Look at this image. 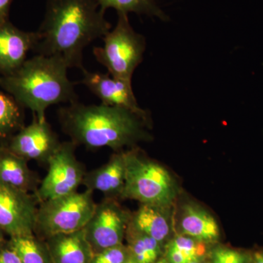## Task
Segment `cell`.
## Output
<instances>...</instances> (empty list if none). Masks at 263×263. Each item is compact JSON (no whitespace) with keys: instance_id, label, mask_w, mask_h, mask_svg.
<instances>
[{"instance_id":"cell-1","label":"cell","mask_w":263,"mask_h":263,"mask_svg":"<svg viewBox=\"0 0 263 263\" xmlns=\"http://www.w3.org/2000/svg\"><path fill=\"white\" fill-rule=\"evenodd\" d=\"M110 29L96 0H46L34 50L37 54L60 57L69 68L82 70L84 48Z\"/></svg>"},{"instance_id":"cell-2","label":"cell","mask_w":263,"mask_h":263,"mask_svg":"<svg viewBox=\"0 0 263 263\" xmlns=\"http://www.w3.org/2000/svg\"><path fill=\"white\" fill-rule=\"evenodd\" d=\"M62 129L70 141L89 149L108 147L120 152L149 138L148 122L130 110L104 105L78 103L59 110Z\"/></svg>"},{"instance_id":"cell-3","label":"cell","mask_w":263,"mask_h":263,"mask_svg":"<svg viewBox=\"0 0 263 263\" xmlns=\"http://www.w3.org/2000/svg\"><path fill=\"white\" fill-rule=\"evenodd\" d=\"M68 68L60 57L37 54L13 73L0 77V86L22 108L46 120L48 107L77 101L73 84L67 77Z\"/></svg>"},{"instance_id":"cell-4","label":"cell","mask_w":263,"mask_h":263,"mask_svg":"<svg viewBox=\"0 0 263 263\" xmlns=\"http://www.w3.org/2000/svg\"><path fill=\"white\" fill-rule=\"evenodd\" d=\"M125 154V184L121 198L170 207L177 195L178 187L168 171L135 147Z\"/></svg>"},{"instance_id":"cell-5","label":"cell","mask_w":263,"mask_h":263,"mask_svg":"<svg viewBox=\"0 0 263 263\" xmlns=\"http://www.w3.org/2000/svg\"><path fill=\"white\" fill-rule=\"evenodd\" d=\"M96 205L94 193L88 190L41 202L34 234L46 240L51 235L83 230Z\"/></svg>"},{"instance_id":"cell-6","label":"cell","mask_w":263,"mask_h":263,"mask_svg":"<svg viewBox=\"0 0 263 263\" xmlns=\"http://www.w3.org/2000/svg\"><path fill=\"white\" fill-rule=\"evenodd\" d=\"M117 25L103 38V47L93 54L113 77L132 82L133 73L143 61L146 41L132 27L128 15L118 13Z\"/></svg>"},{"instance_id":"cell-7","label":"cell","mask_w":263,"mask_h":263,"mask_svg":"<svg viewBox=\"0 0 263 263\" xmlns=\"http://www.w3.org/2000/svg\"><path fill=\"white\" fill-rule=\"evenodd\" d=\"M72 141L62 143L48 162V172L33 193L39 203L75 193L82 185L86 171L76 157Z\"/></svg>"},{"instance_id":"cell-8","label":"cell","mask_w":263,"mask_h":263,"mask_svg":"<svg viewBox=\"0 0 263 263\" xmlns=\"http://www.w3.org/2000/svg\"><path fill=\"white\" fill-rule=\"evenodd\" d=\"M130 219L131 214L121 206L117 199L105 197L97 203L92 216L84 228L94 254L122 245Z\"/></svg>"},{"instance_id":"cell-9","label":"cell","mask_w":263,"mask_h":263,"mask_svg":"<svg viewBox=\"0 0 263 263\" xmlns=\"http://www.w3.org/2000/svg\"><path fill=\"white\" fill-rule=\"evenodd\" d=\"M39 204L34 194L0 182V228L10 238L34 234Z\"/></svg>"},{"instance_id":"cell-10","label":"cell","mask_w":263,"mask_h":263,"mask_svg":"<svg viewBox=\"0 0 263 263\" xmlns=\"http://www.w3.org/2000/svg\"><path fill=\"white\" fill-rule=\"evenodd\" d=\"M61 142L47 120L41 121L35 116L28 126H24L10 139L0 144L27 161L48 164L60 148Z\"/></svg>"},{"instance_id":"cell-11","label":"cell","mask_w":263,"mask_h":263,"mask_svg":"<svg viewBox=\"0 0 263 263\" xmlns=\"http://www.w3.org/2000/svg\"><path fill=\"white\" fill-rule=\"evenodd\" d=\"M81 70L83 72L81 83L100 99L102 103L127 109L148 122L146 110L137 103L132 82L113 77L109 73L90 72L84 68Z\"/></svg>"},{"instance_id":"cell-12","label":"cell","mask_w":263,"mask_h":263,"mask_svg":"<svg viewBox=\"0 0 263 263\" xmlns=\"http://www.w3.org/2000/svg\"><path fill=\"white\" fill-rule=\"evenodd\" d=\"M35 32H24L9 21L0 24V73L10 75L18 70L37 42Z\"/></svg>"},{"instance_id":"cell-13","label":"cell","mask_w":263,"mask_h":263,"mask_svg":"<svg viewBox=\"0 0 263 263\" xmlns=\"http://www.w3.org/2000/svg\"><path fill=\"white\" fill-rule=\"evenodd\" d=\"M126 179L125 152H117L98 168L86 171L82 185L86 190L100 192L106 198L122 196Z\"/></svg>"},{"instance_id":"cell-14","label":"cell","mask_w":263,"mask_h":263,"mask_svg":"<svg viewBox=\"0 0 263 263\" xmlns=\"http://www.w3.org/2000/svg\"><path fill=\"white\" fill-rule=\"evenodd\" d=\"M45 240L52 263H91L94 255L84 229L51 235Z\"/></svg>"},{"instance_id":"cell-15","label":"cell","mask_w":263,"mask_h":263,"mask_svg":"<svg viewBox=\"0 0 263 263\" xmlns=\"http://www.w3.org/2000/svg\"><path fill=\"white\" fill-rule=\"evenodd\" d=\"M0 182L29 193L39 186V177L28 165V161L0 145Z\"/></svg>"},{"instance_id":"cell-16","label":"cell","mask_w":263,"mask_h":263,"mask_svg":"<svg viewBox=\"0 0 263 263\" xmlns=\"http://www.w3.org/2000/svg\"><path fill=\"white\" fill-rule=\"evenodd\" d=\"M179 228L182 235L210 243L219 238V228L214 216L199 205L185 204L180 216Z\"/></svg>"},{"instance_id":"cell-17","label":"cell","mask_w":263,"mask_h":263,"mask_svg":"<svg viewBox=\"0 0 263 263\" xmlns=\"http://www.w3.org/2000/svg\"><path fill=\"white\" fill-rule=\"evenodd\" d=\"M168 209L169 207L141 204L137 212L131 214L129 224L162 243L167 239L171 229V219L167 212Z\"/></svg>"},{"instance_id":"cell-18","label":"cell","mask_w":263,"mask_h":263,"mask_svg":"<svg viewBox=\"0 0 263 263\" xmlns=\"http://www.w3.org/2000/svg\"><path fill=\"white\" fill-rule=\"evenodd\" d=\"M128 246L131 258L137 263H155L161 254V245L155 238L141 233L129 224L127 233Z\"/></svg>"},{"instance_id":"cell-19","label":"cell","mask_w":263,"mask_h":263,"mask_svg":"<svg viewBox=\"0 0 263 263\" xmlns=\"http://www.w3.org/2000/svg\"><path fill=\"white\" fill-rule=\"evenodd\" d=\"M8 241L22 263H52L46 240L34 234L12 237Z\"/></svg>"},{"instance_id":"cell-20","label":"cell","mask_w":263,"mask_h":263,"mask_svg":"<svg viewBox=\"0 0 263 263\" xmlns=\"http://www.w3.org/2000/svg\"><path fill=\"white\" fill-rule=\"evenodd\" d=\"M23 127L22 107L12 97L0 92V144L5 143Z\"/></svg>"},{"instance_id":"cell-21","label":"cell","mask_w":263,"mask_h":263,"mask_svg":"<svg viewBox=\"0 0 263 263\" xmlns=\"http://www.w3.org/2000/svg\"><path fill=\"white\" fill-rule=\"evenodd\" d=\"M100 10L105 13L109 8L117 10V13H135L138 15L155 16L162 21L168 17L160 9L155 0H96Z\"/></svg>"},{"instance_id":"cell-22","label":"cell","mask_w":263,"mask_h":263,"mask_svg":"<svg viewBox=\"0 0 263 263\" xmlns=\"http://www.w3.org/2000/svg\"><path fill=\"white\" fill-rule=\"evenodd\" d=\"M167 247L178 251L190 262L201 260L206 252L205 243L182 234L175 237Z\"/></svg>"},{"instance_id":"cell-23","label":"cell","mask_w":263,"mask_h":263,"mask_svg":"<svg viewBox=\"0 0 263 263\" xmlns=\"http://www.w3.org/2000/svg\"><path fill=\"white\" fill-rule=\"evenodd\" d=\"M130 259L129 249L122 243L94 254L91 263H127Z\"/></svg>"},{"instance_id":"cell-24","label":"cell","mask_w":263,"mask_h":263,"mask_svg":"<svg viewBox=\"0 0 263 263\" xmlns=\"http://www.w3.org/2000/svg\"><path fill=\"white\" fill-rule=\"evenodd\" d=\"M251 257L239 251L224 247L214 249L212 263H250Z\"/></svg>"},{"instance_id":"cell-25","label":"cell","mask_w":263,"mask_h":263,"mask_svg":"<svg viewBox=\"0 0 263 263\" xmlns=\"http://www.w3.org/2000/svg\"><path fill=\"white\" fill-rule=\"evenodd\" d=\"M0 263H22L8 240L0 247Z\"/></svg>"},{"instance_id":"cell-26","label":"cell","mask_w":263,"mask_h":263,"mask_svg":"<svg viewBox=\"0 0 263 263\" xmlns=\"http://www.w3.org/2000/svg\"><path fill=\"white\" fill-rule=\"evenodd\" d=\"M12 0H0V24L8 21Z\"/></svg>"},{"instance_id":"cell-27","label":"cell","mask_w":263,"mask_h":263,"mask_svg":"<svg viewBox=\"0 0 263 263\" xmlns=\"http://www.w3.org/2000/svg\"><path fill=\"white\" fill-rule=\"evenodd\" d=\"M250 263H263V252L254 253L251 257Z\"/></svg>"},{"instance_id":"cell-28","label":"cell","mask_w":263,"mask_h":263,"mask_svg":"<svg viewBox=\"0 0 263 263\" xmlns=\"http://www.w3.org/2000/svg\"><path fill=\"white\" fill-rule=\"evenodd\" d=\"M5 235L4 232H3L1 228H0V247H1L2 245H4L5 242L7 241V240L5 239Z\"/></svg>"},{"instance_id":"cell-29","label":"cell","mask_w":263,"mask_h":263,"mask_svg":"<svg viewBox=\"0 0 263 263\" xmlns=\"http://www.w3.org/2000/svg\"><path fill=\"white\" fill-rule=\"evenodd\" d=\"M190 263H204V262H202V261L201 259V260L194 261V262H190Z\"/></svg>"},{"instance_id":"cell-30","label":"cell","mask_w":263,"mask_h":263,"mask_svg":"<svg viewBox=\"0 0 263 263\" xmlns=\"http://www.w3.org/2000/svg\"><path fill=\"white\" fill-rule=\"evenodd\" d=\"M127 263H137V262H135V261L133 260V259L131 258L130 259H129V261H128V262Z\"/></svg>"}]
</instances>
